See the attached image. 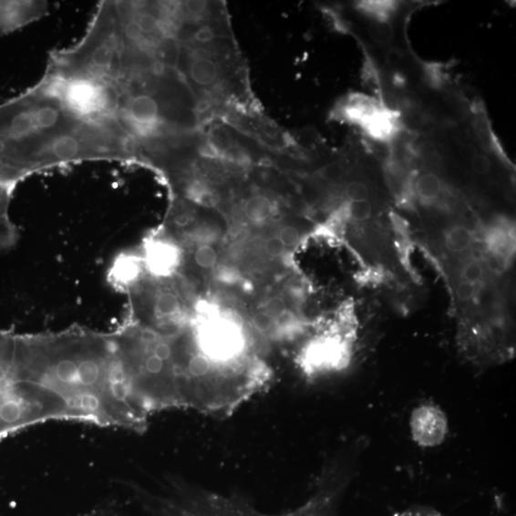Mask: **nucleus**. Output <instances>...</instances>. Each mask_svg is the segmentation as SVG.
I'll return each instance as SVG.
<instances>
[{
	"mask_svg": "<svg viewBox=\"0 0 516 516\" xmlns=\"http://www.w3.org/2000/svg\"><path fill=\"white\" fill-rule=\"evenodd\" d=\"M50 12L48 2H0V36L28 26Z\"/></svg>",
	"mask_w": 516,
	"mask_h": 516,
	"instance_id": "5",
	"label": "nucleus"
},
{
	"mask_svg": "<svg viewBox=\"0 0 516 516\" xmlns=\"http://www.w3.org/2000/svg\"><path fill=\"white\" fill-rule=\"evenodd\" d=\"M381 108L375 98L363 94H354L348 97L340 112L345 120L363 127L367 119Z\"/></svg>",
	"mask_w": 516,
	"mask_h": 516,
	"instance_id": "7",
	"label": "nucleus"
},
{
	"mask_svg": "<svg viewBox=\"0 0 516 516\" xmlns=\"http://www.w3.org/2000/svg\"><path fill=\"white\" fill-rule=\"evenodd\" d=\"M393 516H445L439 511L428 508H414Z\"/></svg>",
	"mask_w": 516,
	"mask_h": 516,
	"instance_id": "27",
	"label": "nucleus"
},
{
	"mask_svg": "<svg viewBox=\"0 0 516 516\" xmlns=\"http://www.w3.org/2000/svg\"><path fill=\"white\" fill-rule=\"evenodd\" d=\"M266 313L270 315L273 320L280 319L286 310L285 303L280 297H273L266 304Z\"/></svg>",
	"mask_w": 516,
	"mask_h": 516,
	"instance_id": "23",
	"label": "nucleus"
},
{
	"mask_svg": "<svg viewBox=\"0 0 516 516\" xmlns=\"http://www.w3.org/2000/svg\"><path fill=\"white\" fill-rule=\"evenodd\" d=\"M470 162L472 170L480 175L489 173L491 169L490 159L483 154H476Z\"/></svg>",
	"mask_w": 516,
	"mask_h": 516,
	"instance_id": "22",
	"label": "nucleus"
},
{
	"mask_svg": "<svg viewBox=\"0 0 516 516\" xmlns=\"http://www.w3.org/2000/svg\"><path fill=\"white\" fill-rule=\"evenodd\" d=\"M487 266L496 273L511 267L515 254V228L503 220L495 221L483 232Z\"/></svg>",
	"mask_w": 516,
	"mask_h": 516,
	"instance_id": "4",
	"label": "nucleus"
},
{
	"mask_svg": "<svg viewBox=\"0 0 516 516\" xmlns=\"http://www.w3.org/2000/svg\"><path fill=\"white\" fill-rule=\"evenodd\" d=\"M373 210L368 201L348 202L345 207V215L354 222H365L370 220Z\"/></svg>",
	"mask_w": 516,
	"mask_h": 516,
	"instance_id": "14",
	"label": "nucleus"
},
{
	"mask_svg": "<svg viewBox=\"0 0 516 516\" xmlns=\"http://www.w3.org/2000/svg\"><path fill=\"white\" fill-rule=\"evenodd\" d=\"M414 196L421 203L432 205L438 201L444 191L441 178L434 173H425L417 180L413 185Z\"/></svg>",
	"mask_w": 516,
	"mask_h": 516,
	"instance_id": "9",
	"label": "nucleus"
},
{
	"mask_svg": "<svg viewBox=\"0 0 516 516\" xmlns=\"http://www.w3.org/2000/svg\"><path fill=\"white\" fill-rule=\"evenodd\" d=\"M344 492L339 482L323 478L304 505L280 515L263 514L243 501L210 494L206 496L200 516H335Z\"/></svg>",
	"mask_w": 516,
	"mask_h": 516,
	"instance_id": "2",
	"label": "nucleus"
},
{
	"mask_svg": "<svg viewBox=\"0 0 516 516\" xmlns=\"http://www.w3.org/2000/svg\"><path fill=\"white\" fill-rule=\"evenodd\" d=\"M409 428L416 444L423 448L439 447L445 442L448 436V417L438 405L422 404L412 410Z\"/></svg>",
	"mask_w": 516,
	"mask_h": 516,
	"instance_id": "3",
	"label": "nucleus"
},
{
	"mask_svg": "<svg viewBox=\"0 0 516 516\" xmlns=\"http://www.w3.org/2000/svg\"><path fill=\"white\" fill-rule=\"evenodd\" d=\"M322 175L329 181H337L344 175V168L339 164H332L323 170Z\"/></svg>",
	"mask_w": 516,
	"mask_h": 516,
	"instance_id": "26",
	"label": "nucleus"
},
{
	"mask_svg": "<svg viewBox=\"0 0 516 516\" xmlns=\"http://www.w3.org/2000/svg\"><path fill=\"white\" fill-rule=\"evenodd\" d=\"M345 194L348 202H365L369 200L370 190L366 184L354 181L346 185Z\"/></svg>",
	"mask_w": 516,
	"mask_h": 516,
	"instance_id": "16",
	"label": "nucleus"
},
{
	"mask_svg": "<svg viewBox=\"0 0 516 516\" xmlns=\"http://www.w3.org/2000/svg\"><path fill=\"white\" fill-rule=\"evenodd\" d=\"M479 288L478 286L460 281L455 287V294L461 303L469 304L473 302L475 297L478 296Z\"/></svg>",
	"mask_w": 516,
	"mask_h": 516,
	"instance_id": "20",
	"label": "nucleus"
},
{
	"mask_svg": "<svg viewBox=\"0 0 516 516\" xmlns=\"http://www.w3.org/2000/svg\"><path fill=\"white\" fill-rule=\"evenodd\" d=\"M273 319L266 312H258L253 317L254 328L261 333H268L273 326Z\"/></svg>",
	"mask_w": 516,
	"mask_h": 516,
	"instance_id": "21",
	"label": "nucleus"
},
{
	"mask_svg": "<svg viewBox=\"0 0 516 516\" xmlns=\"http://www.w3.org/2000/svg\"><path fill=\"white\" fill-rule=\"evenodd\" d=\"M194 260L198 266L205 269L212 268L217 263V254L211 246L204 245L197 249Z\"/></svg>",
	"mask_w": 516,
	"mask_h": 516,
	"instance_id": "18",
	"label": "nucleus"
},
{
	"mask_svg": "<svg viewBox=\"0 0 516 516\" xmlns=\"http://www.w3.org/2000/svg\"><path fill=\"white\" fill-rule=\"evenodd\" d=\"M371 37L376 43L387 45L391 41L393 31L388 22H376L369 29Z\"/></svg>",
	"mask_w": 516,
	"mask_h": 516,
	"instance_id": "17",
	"label": "nucleus"
},
{
	"mask_svg": "<svg viewBox=\"0 0 516 516\" xmlns=\"http://www.w3.org/2000/svg\"><path fill=\"white\" fill-rule=\"evenodd\" d=\"M11 188L0 184V244L8 242L11 230L7 220V206Z\"/></svg>",
	"mask_w": 516,
	"mask_h": 516,
	"instance_id": "13",
	"label": "nucleus"
},
{
	"mask_svg": "<svg viewBox=\"0 0 516 516\" xmlns=\"http://www.w3.org/2000/svg\"><path fill=\"white\" fill-rule=\"evenodd\" d=\"M220 158L235 165H245L251 161L248 150L233 143L221 154Z\"/></svg>",
	"mask_w": 516,
	"mask_h": 516,
	"instance_id": "15",
	"label": "nucleus"
},
{
	"mask_svg": "<svg viewBox=\"0 0 516 516\" xmlns=\"http://www.w3.org/2000/svg\"><path fill=\"white\" fill-rule=\"evenodd\" d=\"M265 249L269 255L273 257H279L284 253L286 247L279 236H274L269 238L266 243Z\"/></svg>",
	"mask_w": 516,
	"mask_h": 516,
	"instance_id": "25",
	"label": "nucleus"
},
{
	"mask_svg": "<svg viewBox=\"0 0 516 516\" xmlns=\"http://www.w3.org/2000/svg\"><path fill=\"white\" fill-rule=\"evenodd\" d=\"M475 237L474 231L468 226H451L444 233L445 249L453 254L466 253L473 247Z\"/></svg>",
	"mask_w": 516,
	"mask_h": 516,
	"instance_id": "8",
	"label": "nucleus"
},
{
	"mask_svg": "<svg viewBox=\"0 0 516 516\" xmlns=\"http://www.w3.org/2000/svg\"><path fill=\"white\" fill-rule=\"evenodd\" d=\"M244 212L250 221L263 222L268 220L272 214L273 204L265 196H253L246 202Z\"/></svg>",
	"mask_w": 516,
	"mask_h": 516,
	"instance_id": "10",
	"label": "nucleus"
},
{
	"mask_svg": "<svg viewBox=\"0 0 516 516\" xmlns=\"http://www.w3.org/2000/svg\"><path fill=\"white\" fill-rule=\"evenodd\" d=\"M359 8L375 17L377 22H387L390 15L395 11L396 4L393 2H363Z\"/></svg>",
	"mask_w": 516,
	"mask_h": 516,
	"instance_id": "12",
	"label": "nucleus"
},
{
	"mask_svg": "<svg viewBox=\"0 0 516 516\" xmlns=\"http://www.w3.org/2000/svg\"><path fill=\"white\" fill-rule=\"evenodd\" d=\"M156 309L162 315H170L178 309V302L176 297L170 293H164L159 295L156 302Z\"/></svg>",
	"mask_w": 516,
	"mask_h": 516,
	"instance_id": "19",
	"label": "nucleus"
},
{
	"mask_svg": "<svg viewBox=\"0 0 516 516\" xmlns=\"http://www.w3.org/2000/svg\"><path fill=\"white\" fill-rule=\"evenodd\" d=\"M279 237L286 248L294 247L301 241L300 232L294 227L284 228Z\"/></svg>",
	"mask_w": 516,
	"mask_h": 516,
	"instance_id": "24",
	"label": "nucleus"
},
{
	"mask_svg": "<svg viewBox=\"0 0 516 516\" xmlns=\"http://www.w3.org/2000/svg\"><path fill=\"white\" fill-rule=\"evenodd\" d=\"M362 128L375 141L388 142L399 132L398 114L381 108L367 119Z\"/></svg>",
	"mask_w": 516,
	"mask_h": 516,
	"instance_id": "6",
	"label": "nucleus"
},
{
	"mask_svg": "<svg viewBox=\"0 0 516 516\" xmlns=\"http://www.w3.org/2000/svg\"><path fill=\"white\" fill-rule=\"evenodd\" d=\"M88 160H132L120 139L86 120L39 81L0 104V184L13 188L46 168Z\"/></svg>",
	"mask_w": 516,
	"mask_h": 516,
	"instance_id": "1",
	"label": "nucleus"
},
{
	"mask_svg": "<svg viewBox=\"0 0 516 516\" xmlns=\"http://www.w3.org/2000/svg\"><path fill=\"white\" fill-rule=\"evenodd\" d=\"M486 269V265L479 260H468L460 267V281L480 287L485 280Z\"/></svg>",
	"mask_w": 516,
	"mask_h": 516,
	"instance_id": "11",
	"label": "nucleus"
}]
</instances>
